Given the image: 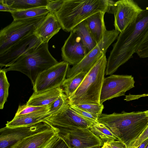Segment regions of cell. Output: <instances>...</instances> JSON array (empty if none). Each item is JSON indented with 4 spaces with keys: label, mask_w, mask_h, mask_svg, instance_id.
<instances>
[{
    "label": "cell",
    "mask_w": 148,
    "mask_h": 148,
    "mask_svg": "<svg viewBox=\"0 0 148 148\" xmlns=\"http://www.w3.org/2000/svg\"><path fill=\"white\" fill-rule=\"evenodd\" d=\"M148 27V6L135 22L120 33L107 61L106 75L113 73L132 57Z\"/></svg>",
    "instance_id": "6da1fadb"
},
{
    "label": "cell",
    "mask_w": 148,
    "mask_h": 148,
    "mask_svg": "<svg viewBox=\"0 0 148 148\" xmlns=\"http://www.w3.org/2000/svg\"><path fill=\"white\" fill-rule=\"evenodd\" d=\"M97 122L105 125L119 140L130 148L148 124V117L144 111L101 114Z\"/></svg>",
    "instance_id": "7a4b0ae2"
},
{
    "label": "cell",
    "mask_w": 148,
    "mask_h": 148,
    "mask_svg": "<svg viewBox=\"0 0 148 148\" xmlns=\"http://www.w3.org/2000/svg\"><path fill=\"white\" fill-rule=\"evenodd\" d=\"M108 5V0H64L55 15L62 29L71 32L94 14L107 12Z\"/></svg>",
    "instance_id": "3957f363"
},
{
    "label": "cell",
    "mask_w": 148,
    "mask_h": 148,
    "mask_svg": "<svg viewBox=\"0 0 148 148\" xmlns=\"http://www.w3.org/2000/svg\"><path fill=\"white\" fill-rule=\"evenodd\" d=\"M107 64L104 53L89 71L76 91L69 97L70 105L101 104L100 97Z\"/></svg>",
    "instance_id": "277c9868"
},
{
    "label": "cell",
    "mask_w": 148,
    "mask_h": 148,
    "mask_svg": "<svg viewBox=\"0 0 148 148\" xmlns=\"http://www.w3.org/2000/svg\"><path fill=\"white\" fill-rule=\"evenodd\" d=\"M58 63L49 52L48 43L42 42L34 50L3 69L6 73L11 71L21 72L29 78L33 86L41 73Z\"/></svg>",
    "instance_id": "5b68a950"
},
{
    "label": "cell",
    "mask_w": 148,
    "mask_h": 148,
    "mask_svg": "<svg viewBox=\"0 0 148 148\" xmlns=\"http://www.w3.org/2000/svg\"><path fill=\"white\" fill-rule=\"evenodd\" d=\"M47 15L31 18L13 20L10 25L1 30L0 55L18 41L34 34Z\"/></svg>",
    "instance_id": "8992f818"
},
{
    "label": "cell",
    "mask_w": 148,
    "mask_h": 148,
    "mask_svg": "<svg viewBox=\"0 0 148 148\" xmlns=\"http://www.w3.org/2000/svg\"><path fill=\"white\" fill-rule=\"evenodd\" d=\"M120 32L115 29L106 31L103 38L79 63L69 69L66 78L73 76L82 71L88 72L110 45L118 36Z\"/></svg>",
    "instance_id": "52a82bcc"
},
{
    "label": "cell",
    "mask_w": 148,
    "mask_h": 148,
    "mask_svg": "<svg viewBox=\"0 0 148 148\" xmlns=\"http://www.w3.org/2000/svg\"><path fill=\"white\" fill-rule=\"evenodd\" d=\"M69 68V64L63 61L41 73L33 86L34 92L38 94L61 87Z\"/></svg>",
    "instance_id": "ba28073f"
},
{
    "label": "cell",
    "mask_w": 148,
    "mask_h": 148,
    "mask_svg": "<svg viewBox=\"0 0 148 148\" xmlns=\"http://www.w3.org/2000/svg\"><path fill=\"white\" fill-rule=\"evenodd\" d=\"M131 75H112L104 78L101 90L100 103L114 98L125 95V92L135 87Z\"/></svg>",
    "instance_id": "9c48e42d"
},
{
    "label": "cell",
    "mask_w": 148,
    "mask_h": 148,
    "mask_svg": "<svg viewBox=\"0 0 148 148\" xmlns=\"http://www.w3.org/2000/svg\"><path fill=\"white\" fill-rule=\"evenodd\" d=\"M43 122L47 123L59 130L73 128H90L96 123L78 115L71 108L70 105L52 114Z\"/></svg>",
    "instance_id": "30bf717a"
},
{
    "label": "cell",
    "mask_w": 148,
    "mask_h": 148,
    "mask_svg": "<svg viewBox=\"0 0 148 148\" xmlns=\"http://www.w3.org/2000/svg\"><path fill=\"white\" fill-rule=\"evenodd\" d=\"M143 9L133 0L116 1L114 13L115 29L122 33L135 22Z\"/></svg>",
    "instance_id": "8fae6325"
},
{
    "label": "cell",
    "mask_w": 148,
    "mask_h": 148,
    "mask_svg": "<svg viewBox=\"0 0 148 148\" xmlns=\"http://www.w3.org/2000/svg\"><path fill=\"white\" fill-rule=\"evenodd\" d=\"M59 130V135L69 143L71 148H90L103 145V140L89 128H73Z\"/></svg>",
    "instance_id": "7c38bea8"
},
{
    "label": "cell",
    "mask_w": 148,
    "mask_h": 148,
    "mask_svg": "<svg viewBox=\"0 0 148 148\" xmlns=\"http://www.w3.org/2000/svg\"><path fill=\"white\" fill-rule=\"evenodd\" d=\"M51 127L43 122L25 126L10 128L5 126L0 130V148H10L25 138Z\"/></svg>",
    "instance_id": "4fadbf2b"
},
{
    "label": "cell",
    "mask_w": 148,
    "mask_h": 148,
    "mask_svg": "<svg viewBox=\"0 0 148 148\" xmlns=\"http://www.w3.org/2000/svg\"><path fill=\"white\" fill-rule=\"evenodd\" d=\"M42 43L35 33L18 41L0 55V69L3 66H9L23 55L34 50Z\"/></svg>",
    "instance_id": "5bb4252c"
},
{
    "label": "cell",
    "mask_w": 148,
    "mask_h": 148,
    "mask_svg": "<svg viewBox=\"0 0 148 148\" xmlns=\"http://www.w3.org/2000/svg\"><path fill=\"white\" fill-rule=\"evenodd\" d=\"M61 52L63 61L73 66L80 62L88 53L80 38L73 31L65 40Z\"/></svg>",
    "instance_id": "9a60e30c"
},
{
    "label": "cell",
    "mask_w": 148,
    "mask_h": 148,
    "mask_svg": "<svg viewBox=\"0 0 148 148\" xmlns=\"http://www.w3.org/2000/svg\"><path fill=\"white\" fill-rule=\"evenodd\" d=\"M59 132L58 129L52 126L25 138L10 148H43Z\"/></svg>",
    "instance_id": "2e32d148"
},
{
    "label": "cell",
    "mask_w": 148,
    "mask_h": 148,
    "mask_svg": "<svg viewBox=\"0 0 148 148\" xmlns=\"http://www.w3.org/2000/svg\"><path fill=\"white\" fill-rule=\"evenodd\" d=\"M62 28L55 14L49 12L37 28L35 34L42 42L48 43L49 40Z\"/></svg>",
    "instance_id": "e0dca14e"
},
{
    "label": "cell",
    "mask_w": 148,
    "mask_h": 148,
    "mask_svg": "<svg viewBox=\"0 0 148 148\" xmlns=\"http://www.w3.org/2000/svg\"><path fill=\"white\" fill-rule=\"evenodd\" d=\"M48 108L40 111L29 114L15 116L10 121H8L5 126L12 128L27 126L36 124L41 122L52 114L49 112Z\"/></svg>",
    "instance_id": "ac0fdd59"
},
{
    "label": "cell",
    "mask_w": 148,
    "mask_h": 148,
    "mask_svg": "<svg viewBox=\"0 0 148 148\" xmlns=\"http://www.w3.org/2000/svg\"><path fill=\"white\" fill-rule=\"evenodd\" d=\"M64 93L61 87L38 94L34 92L26 104L28 106H48L53 103Z\"/></svg>",
    "instance_id": "d6986e66"
},
{
    "label": "cell",
    "mask_w": 148,
    "mask_h": 148,
    "mask_svg": "<svg viewBox=\"0 0 148 148\" xmlns=\"http://www.w3.org/2000/svg\"><path fill=\"white\" fill-rule=\"evenodd\" d=\"M105 13L99 12L86 19L89 29L97 44L102 40L107 31L104 20Z\"/></svg>",
    "instance_id": "ffe728a7"
},
{
    "label": "cell",
    "mask_w": 148,
    "mask_h": 148,
    "mask_svg": "<svg viewBox=\"0 0 148 148\" xmlns=\"http://www.w3.org/2000/svg\"><path fill=\"white\" fill-rule=\"evenodd\" d=\"M72 31L80 38L88 53L97 44L89 29L86 20L77 25Z\"/></svg>",
    "instance_id": "44dd1931"
},
{
    "label": "cell",
    "mask_w": 148,
    "mask_h": 148,
    "mask_svg": "<svg viewBox=\"0 0 148 148\" xmlns=\"http://www.w3.org/2000/svg\"><path fill=\"white\" fill-rule=\"evenodd\" d=\"M49 0H0L4 4L18 10L46 7Z\"/></svg>",
    "instance_id": "7402d4cb"
},
{
    "label": "cell",
    "mask_w": 148,
    "mask_h": 148,
    "mask_svg": "<svg viewBox=\"0 0 148 148\" xmlns=\"http://www.w3.org/2000/svg\"><path fill=\"white\" fill-rule=\"evenodd\" d=\"M88 72L82 71L73 76L66 78L61 87L64 93L69 97L77 90Z\"/></svg>",
    "instance_id": "603a6c76"
},
{
    "label": "cell",
    "mask_w": 148,
    "mask_h": 148,
    "mask_svg": "<svg viewBox=\"0 0 148 148\" xmlns=\"http://www.w3.org/2000/svg\"><path fill=\"white\" fill-rule=\"evenodd\" d=\"M49 12L46 7L34 8L11 13L14 20L26 19L47 15Z\"/></svg>",
    "instance_id": "cb8c5ba5"
},
{
    "label": "cell",
    "mask_w": 148,
    "mask_h": 148,
    "mask_svg": "<svg viewBox=\"0 0 148 148\" xmlns=\"http://www.w3.org/2000/svg\"><path fill=\"white\" fill-rule=\"evenodd\" d=\"M89 129L95 134L99 137L103 143L117 140L115 136L103 124L97 122Z\"/></svg>",
    "instance_id": "d4e9b609"
},
{
    "label": "cell",
    "mask_w": 148,
    "mask_h": 148,
    "mask_svg": "<svg viewBox=\"0 0 148 148\" xmlns=\"http://www.w3.org/2000/svg\"><path fill=\"white\" fill-rule=\"evenodd\" d=\"M6 75V72L3 69L0 70V109H3L8 96L10 86Z\"/></svg>",
    "instance_id": "484cf974"
},
{
    "label": "cell",
    "mask_w": 148,
    "mask_h": 148,
    "mask_svg": "<svg viewBox=\"0 0 148 148\" xmlns=\"http://www.w3.org/2000/svg\"><path fill=\"white\" fill-rule=\"evenodd\" d=\"M70 105L69 97L64 93L49 106V112L52 114L61 110Z\"/></svg>",
    "instance_id": "4316f807"
},
{
    "label": "cell",
    "mask_w": 148,
    "mask_h": 148,
    "mask_svg": "<svg viewBox=\"0 0 148 148\" xmlns=\"http://www.w3.org/2000/svg\"><path fill=\"white\" fill-rule=\"evenodd\" d=\"M74 105L78 108L92 114L97 119L99 116L102 113L104 108L103 104L100 105L82 104Z\"/></svg>",
    "instance_id": "83f0119b"
},
{
    "label": "cell",
    "mask_w": 148,
    "mask_h": 148,
    "mask_svg": "<svg viewBox=\"0 0 148 148\" xmlns=\"http://www.w3.org/2000/svg\"><path fill=\"white\" fill-rule=\"evenodd\" d=\"M136 53L140 58H148V27L139 44Z\"/></svg>",
    "instance_id": "f1b7e54d"
},
{
    "label": "cell",
    "mask_w": 148,
    "mask_h": 148,
    "mask_svg": "<svg viewBox=\"0 0 148 148\" xmlns=\"http://www.w3.org/2000/svg\"><path fill=\"white\" fill-rule=\"evenodd\" d=\"M49 106L46 107H38L28 106L26 104L20 105L15 114V116H19L29 114L46 109Z\"/></svg>",
    "instance_id": "f546056e"
},
{
    "label": "cell",
    "mask_w": 148,
    "mask_h": 148,
    "mask_svg": "<svg viewBox=\"0 0 148 148\" xmlns=\"http://www.w3.org/2000/svg\"><path fill=\"white\" fill-rule=\"evenodd\" d=\"M71 108L82 118L94 123L97 122V119L92 114L82 110L74 105H70Z\"/></svg>",
    "instance_id": "4dcf8cb0"
},
{
    "label": "cell",
    "mask_w": 148,
    "mask_h": 148,
    "mask_svg": "<svg viewBox=\"0 0 148 148\" xmlns=\"http://www.w3.org/2000/svg\"><path fill=\"white\" fill-rule=\"evenodd\" d=\"M64 0L52 1L49 0L46 7L49 12L55 14L62 5Z\"/></svg>",
    "instance_id": "1f68e13d"
},
{
    "label": "cell",
    "mask_w": 148,
    "mask_h": 148,
    "mask_svg": "<svg viewBox=\"0 0 148 148\" xmlns=\"http://www.w3.org/2000/svg\"><path fill=\"white\" fill-rule=\"evenodd\" d=\"M148 138V124L142 133L132 144L130 148H136Z\"/></svg>",
    "instance_id": "d6a6232c"
},
{
    "label": "cell",
    "mask_w": 148,
    "mask_h": 148,
    "mask_svg": "<svg viewBox=\"0 0 148 148\" xmlns=\"http://www.w3.org/2000/svg\"><path fill=\"white\" fill-rule=\"evenodd\" d=\"M52 148H71V147L69 144L66 140L60 135L58 139Z\"/></svg>",
    "instance_id": "836d02e7"
},
{
    "label": "cell",
    "mask_w": 148,
    "mask_h": 148,
    "mask_svg": "<svg viewBox=\"0 0 148 148\" xmlns=\"http://www.w3.org/2000/svg\"><path fill=\"white\" fill-rule=\"evenodd\" d=\"M112 148H127L123 143L117 140H114L107 142Z\"/></svg>",
    "instance_id": "e575fe53"
},
{
    "label": "cell",
    "mask_w": 148,
    "mask_h": 148,
    "mask_svg": "<svg viewBox=\"0 0 148 148\" xmlns=\"http://www.w3.org/2000/svg\"><path fill=\"white\" fill-rule=\"evenodd\" d=\"M148 97V93L137 95H132L130 94L129 95L125 96L124 100L126 101H129L138 99L141 97Z\"/></svg>",
    "instance_id": "d590c367"
},
{
    "label": "cell",
    "mask_w": 148,
    "mask_h": 148,
    "mask_svg": "<svg viewBox=\"0 0 148 148\" xmlns=\"http://www.w3.org/2000/svg\"><path fill=\"white\" fill-rule=\"evenodd\" d=\"M0 11H1L9 12L11 13L13 12L19 10L10 8L0 2Z\"/></svg>",
    "instance_id": "8d00e7d4"
},
{
    "label": "cell",
    "mask_w": 148,
    "mask_h": 148,
    "mask_svg": "<svg viewBox=\"0 0 148 148\" xmlns=\"http://www.w3.org/2000/svg\"><path fill=\"white\" fill-rule=\"evenodd\" d=\"M59 133L55 136L43 148H52L59 137Z\"/></svg>",
    "instance_id": "74e56055"
},
{
    "label": "cell",
    "mask_w": 148,
    "mask_h": 148,
    "mask_svg": "<svg viewBox=\"0 0 148 148\" xmlns=\"http://www.w3.org/2000/svg\"><path fill=\"white\" fill-rule=\"evenodd\" d=\"M148 145V138L145 140L136 148H146Z\"/></svg>",
    "instance_id": "f35d334b"
},
{
    "label": "cell",
    "mask_w": 148,
    "mask_h": 148,
    "mask_svg": "<svg viewBox=\"0 0 148 148\" xmlns=\"http://www.w3.org/2000/svg\"><path fill=\"white\" fill-rule=\"evenodd\" d=\"M103 143L102 148H112L107 142L104 143Z\"/></svg>",
    "instance_id": "ab89813d"
},
{
    "label": "cell",
    "mask_w": 148,
    "mask_h": 148,
    "mask_svg": "<svg viewBox=\"0 0 148 148\" xmlns=\"http://www.w3.org/2000/svg\"><path fill=\"white\" fill-rule=\"evenodd\" d=\"M102 146H95L90 148H102Z\"/></svg>",
    "instance_id": "60d3db41"
},
{
    "label": "cell",
    "mask_w": 148,
    "mask_h": 148,
    "mask_svg": "<svg viewBox=\"0 0 148 148\" xmlns=\"http://www.w3.org/2000/svg\"><path fill=\"white\" fill-rule=\"evenodd\" d=\"M145 114L148 117V110L144 111Z\"/></svg>",
    "instance_id": "b9f144b4"
},
{
    "label": "cell",
    "mask_w": 148,
    "mask_h": 148,
    "mask_svg": "<svg viewBox=\"0 0 148 148\" xmlns=\"http://www.w3.org/2000/svg\"><path fill=\"white\" fill-rule=\"evenodd\" d=\"M146 148H148V145L147 146V147H146Z\"/></svg>",
    "instance_id": "7bdbcfd3"
}]
</instances>
